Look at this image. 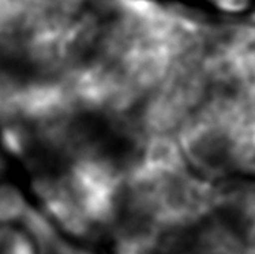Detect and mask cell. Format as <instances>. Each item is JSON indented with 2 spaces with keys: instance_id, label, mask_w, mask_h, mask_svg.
Returning <instances> with one entry per match:
<instances>
[{
  "instance_id": "1",
  "label": "cell",
  "mask_w": 255,
  "mask_h": 254,
  "mask_svg": "<svg viewBox=\"0 0 255 254\" xmlns=\"http://www.w3.org/2000/svg\"><path fill=\"white\" fill-rule=\"evenodd\" d=\"M33 189L42 211L55 226L79 239H96L103 234L86 218L68 190L62 172H37Z\"/></svg>"
},
{
  "instance_id": "2",
  "label": "cell",
  "mask_w": 255,
  "mask_h": 254,
  "mask_svg": "<svg viewBox=\"0 0 255 254\" xmlns=\"http://www.w3.org/2000/svg\"><path fill=\"white\" fill-rule=\"evenodd\" d=\"M84 0H0V30L18 23L29 26L42 16L79 8Z\"/></svg>"
},
{
  "instance_id": "3",
  "label": "cell",
  "mask_w": 255,
  "mask_h": 254,
  "mask_svg": "<svg viewBox=\"0 0 255 254\" xmlns=\"http://www.w3.org/2000/svg\"><path fill=\"white\" fill-rule=\"evenodd\" d=\"M23 227L29 234L27 238L34 244L41 254H62L67 242L59 235L56 226L51 219L36 208L27 207L21 219Z\"/></svg>"
},
{
  "instance_id": "4",
  "label": "cell",
  "mask_w": 255,
  "mask_h": 254,
  "mask_svg": "<svg viewBox=\"0 0 255 254\" xmlns=\"http://www.w3.org/2000/svg\"><path fill=\"white\" fill-rule=\"evenodd\" d=\"M26 209V201L16 187L0 185V224L21 220Z\"/></svg>"
},
{
  "instance_id": "5",
  "label": "cell",
  "mask_w": 255,
  "mask_h": 254,
  "mask_svg": "<svg viewBox=\"0 0 255 254\" xmlns=\"http://www.w3.org/2000/svg\"><path fill=\"white\" fill-rule=\"evenodd\" d=\"M0 254H34V250L26 234L11 227H1Z\"/></svg>"
},
{
  "instance_id": "6",
  "label": "cell",
  "mask_w": 255,
  "mask_h": 254,
  "mask_svg": "<svg viewBox=\"0 0 255 254\" xmlns=\"http://www.w3.org/2000/svg\"><path fill=\"white\" fill-rule=\"evenodd\" d=\"M209 1L213 4L214 8H217L221 12L236 15L251 8L254 0H209Z\"/></svg>"
},
{
  "instance_id": "7",
  "label": "cell",
  "mask_w": 255,
  "mask_h": 254,
  "mask_svg": "<svg viewBox=\"0 0 255 254\" xmlns=\"http://www.w3.org/2000/svg\"><path fill=\"white\" fill-rule=\"evenodd\" d=\"M5 159L3 156L0 155V177H3L5 172V168H7V163H5Z\"/></svg>"
}]
</instances>
